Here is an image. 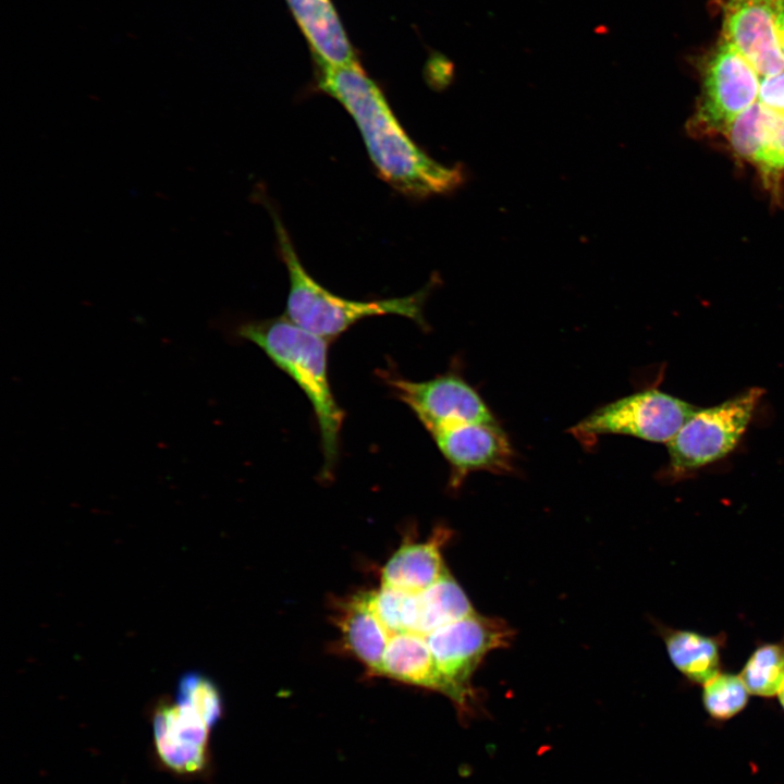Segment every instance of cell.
<instances>
[{
	"label": "cell",
	"mask_w": 784,
	"mask_h": 784,
	"mask_svg": "<svg viewBox=\"0 0 784 784\" xmlns=\"http://www.w3.org/2000/svg\"><path fill=\"white\" fill-rule=\"evenodd\" d=\"M415 596L416 621L413 633L428 635L443 625L475 613L467 595L449 572Z\"/></svg>",
	"instance_id": "18"
},
{
	"label": "cell",
	"mask_w": 784,
	"mask_h": 784,
	"mask_svg": "<svg viewBox=\"0 0 784 784\" xmlns=\"http://www.w3.org/2000/svg\"><path fill=\"white\" fill-rule=\"evenodd\" d=\"M777 34L784 54V0H773Z\"/></svg>",
	"instance_id": "23"
},
{
	"label": "cell",
	"mask_w": 784,
	"mask_h": 784,
	"mask_svg": "<svg viewBox=\"0 0 784 784\" xmlns=\"http://www.w3.org/2000/svg\"><path fill=\"white\" fill-rule=\"evenodd\" d=\"M752 696L770 699L784 683V635L774 641H757L739 672Z\"/></svg>",
	"instance_id": "19"
},
{
	"label": "cell",
	"mask_w": 784,
	"mask_h": 784,
	"mask_svg": "<svg viewBox=\"0 0 784 784\" xmlns=\"http://www.w3.org/2000/svg\"><path fill=\"white\" fill-rule=\"evenodd\" d=\"M391 391L432 434L456 425L497 421L479 393L460 375L449 372L425 381L384 373Z\"/></svg>",
	"instance_id": "8"
},
{
	"label": "cell",
	"mask_w": 784,
	"mask_h": 784,
	"mask_svg": "<svg viewBox=\"0 0 784 784\" xmlns=\"http://www.w3.org/2000/svg\"><path fill=\"white\" fill-rule=\"evenodd\" d=\"M698 407L657 389L644 390L608 403L576 424L571 431L584 444L599 436L624 434L667 443Z\"/></svg>",
	"instance_id": "7"
},
{
	"label": "cell",
	"mask_w": 784,
	"mask_h": 784,
	"mask_svg": "<svg viewBox=\"0 0 784 784\" xmlns=\"http://www.w3.org/2000/svg\"><path fill=\"white\" fill-rule=\"evenodd\" d=\"M236 334L257 345L307 396L320 433L322 471L331 473L339 461L344 411L329 380V341L299 328L285 316L243 322Z\"/></svg>",
	"instance_id": "2"
},
{
	"label": "cell",
	"mask_w": 784,
	"mask_h": 784,
	"mask_svg": "<svg viewBox=\"0 0 784 784\" xmlns=\"http://www.w3.org/2000/svg\"><path fill=\"white\" fill-rule=\"evenodd\" d=\"M318 65L358 63L332 0H285Z\"/></svg>",
	"instance_id": "13"
},
{
	"label": "cell",
	"mask_w": 784,
	"mask_h": 784,
	"mask_svg": "<svg viewBox=\"0 0 784 784\" xmlns=\"http://www.w3.org/2000/svg\"><path fill=\"white\" fill-rule=\"evenodd\" d=\"M175 702L193 709L211 727L222 714L218 687L200 672L184 673L175 689Z\"/></svg>",
	"instance_id": "21"
},
{
	"label": "cell",
	"mask_w": 784,
	"mask_h": 784,
	"mask_svg": "<svg viewBox=\"0 0 784 784\" xmlns=\"http://www.w3.org/2000/svg\"><path fill=\"white\" fill-rule=\"evenodd\" d=\"M431 436L450 465L454 489L473 471L506 474L514 468V450L497 421L456 425Z\"/></svg>",
	"instance_id": "9"
},
{
	"label": "cell",
	"mask_w": 784,
	"mask_h": 784,
	"mask_svg": "<svg viewBox=\"0 0 784 784\" xmlns=\"http://www.w3.org/2000/svg\"><path fill=\"white\" fill-rule=\"evenodd\" d=\"M377 674L442 694L444 690L426 636L413 632H388L387 647Z\"/></svg>",
	"instance_id": "16"
},
{
	"label": "cell",
	"mask_w": 784,
	"mask_h": 784,
	"mask_svg": "<svg viewBox=\"0 0 784 784\" xmlns=\"http://www.w3.org/2000/svg\"><path fill=\"white\" fill-rule=\"evenodd\" d=\"M739 673L722 670L702 685L701 700L706 712L715 721H726L740 713L749 701Z\"/></svg>",
	"instance_id": "20"
},
{
	"label": "cell",
	"mask_w": 784,
	"mask_h": 784,
	"mask_svg": "<svg viewBox=\"0 0 784 784\" xmlns=\"http://www.w3.org/2000/svg\"><path fill=\"white\" fill-rule=\"evenodd\" d=\"M721 35L762 77L784 71L773 0H720Z\"/></svg>",
	"instance_id": "10"
},
{
	"label": "cell",
	"mask_w": 784,
	"mask_h": 784,
	"mask_svg": "<svg viewBox=\"0 0 784 784\" xmlns=\"http://www.w3.org/2000/svg\"><path fill=\"white\" fill-rule=\"evenodd\" d=\"M759 102L784 115V71L760 81Z\"/></svg>",
	"instance_id": "22"
},
{
	"label": "cell",
	"mask_w": 784,
	"mask_h": 784,
	"mask_svg": "<svg viewBox=\"0 0 784 784\" xmlns=\"http://www.w3.org/2000/svg\"><path fill=\"white\" fill-rule=\"evenodd\" d=\"M443 682V694L462 710L474 700L471 678L485 657L507 646L513 630L500 618L473 613L425 635Z\"/></svg>",
	"instance_id": "6"
},
{
	"label": "cell",
	"mask_w": 784,
	"mask_h": 784,
	"mask_svg": "<svg viewBox=\"0 0 784 784\" xmlns=\"http://www.w3.org/2000/svg\"><path fill=\"white\" fill-rule=\"evenodd\" d=\"M156 750L176 773L200 771L207 763L210 726L193 709L180 703H159L152 718Z\"/></svg>",
	"instance_id": "12"
},
{
	"label": "cell",
	"mask_w": 784,
	"mask_h": 784,
	"mask_svg": "<svg viewBox=\"0 0 784 784\" xmlns=\"http://www.w3.org/2000/svg\"><path fill=\"white\" fill-rule=\"evenodd\" d=\"M279 255L290 281L285 317L299 328L327 341L334 340L362 319L385 315L408 318L426 328L424 305L430 286L403 297L353 301L319 284L302 265L280 217L271 210Z\"/></svg>",
	"instance_id": "3"
},
{
	"label": "cell",
	"mask_w": 784,
	"mask_h": 784,
	"mask_svg": "<svg viewBox=\"0 0 784 784\" xmlns=\"http://www.w3.org/2000/svg\"><path fill=\"white\" fill-rule=\"evenodd\" d=\"M776 697H777V700H779V703H780L781 708H782L783 711H784V683H783V685L781 686V688H780Z\"/></svg>",
	"instance_id": "24"
},
{
	"label": "cell",
	"mask_w": 784,
	"mask_h": 784,
	"mask_svg": "<svg viewBox=\"0 0 784 784\" xmlns=\"http://www.w3.org/2000/svg\"><path fill=\"white\" fill-rule=\"evenodd\" d=\"M449 538L450 530L442 527L427 541L402 546L383 566L381 585L418 592L437 583L448 573L441 548Z\"/></svg>",
	"instance_id": "15"
},
{
	"label": "cell",
	"mask_w": 784,
	"mask_h": 784,
	"mask_svg": "<svg viewBox=\"0 0 784 784\" xmlns=\"http://www.w3.org/2000/svg\"><path fill=\"white\" fill-rule=\"evenodd\" d=\"M701 91L687 123L695 137L723 135L757 102L760 78L751 64L722 36L699 60Z\"/></svg>",
	"instance_id": "5"
},
{
	"label": "cell",
	"mask_w": 784,
	"mask_h": 784,
	"mask_svg": "<svg viewBox=\"0 0 784 784\" xmlns=\"http://www.w3.org/2000/svg\"><path fill=\"white\" fill-rule=\"evenodd\" d=\"M763 393L754 387L719 405L697 408L666 443L670 458L663 478L681 480L725 457L737 445Z\"/></svg>",
	"instance_id": "4"
},
{
	"label": "cell",
	"mask_w": 784,
	"mask_h": 784,
	"mask_svg": "<svg viewBox=\"0 0 784 784\" xmlns=\"http://www.w3.org/2000/svg\"><path fill=\"white\" fill-rule=\"evenodd\" d=\"M340 627L351 652L377 674L387 647L388 632L372 610L368 592L354 596L345 604Z\"/></svg>",
	"instance_id": "17"
},
{
	"label": "cell",
	"mask_w": 784,
	"mask_h": 784,
	"mask_svg": "<svg viewBox=\"0 0 784 784\" xmlns=\"http://www.w3.org/2000/svg\"><path fill=\"white\" fill-rule=\"evenodd\" d=\"M315 86L348 112L378 174L397 192L425 198L451 193L465 182L462 166L439 163L415 144L359 62L342 66L316 64Z\"/></svg>",
	"instance_id": "1"
},
{
	"label": "cell",
	"mask_w": 784,
	"mask_h": 784,
	"mask_svg": "<svg viewBox=\"0 0 784 784\" xmlns=\"http://www.w3.org/2000/svg\"><path fill=\"white\" fill-rule=\"evenodd\" d=\"M654 627L672 665L689 684L702 686L724 669L723 652L727 644L724 632L709 635L662 623Z\"/></svg>",
	"instance_id": "14"
},
{
	"label": "cell",
	"mask_w": 784,
	"mask_h": 784,
	"mask_svg": "<svg viewBox=\"0 0 784 784\" xmlns=\"http://www.w3.org/2000/svg\"><path fill=\"white\" fill-rule=\"evenodd\" d=\"M724 136L733 152L756 168L765 188L777 199L784 180V115L755 102Z\"/></svg>",
	"instance_id": "11"
}]
</instances>
